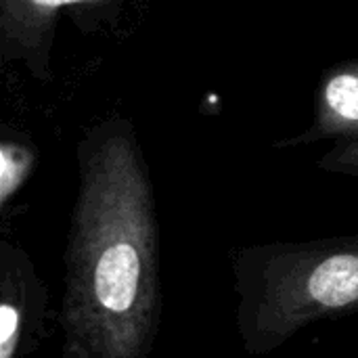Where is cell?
Masks as SVG:
<instances>
[{
    "instance_id": "1",
    "label": "cell",
    "mask_w": 358,
    "mask_h": 358,
    "mask_svg": "<svg viewBox=\"0 0 358 358\" xmlns=\"http://www.w3.org/2000/svg\"><path fill=\"white\" fill-rule=\"evenodd\" d=\"M52 358H149L162 310L153 191L128 143L86 157L63 254Z\"/></svg>"
},
{
    "instance_id": "2",
    "label": "cell",
    "mask_w": 358,
    "mask_h": 358,
    "mask_svg": "<svg viewBox=\"0 0 358 358\" xmlns=\"http://www.w3.org/2000/svg\"><path fill=\"white\" fill-rule=\"evenodd\" d=\"M235 331L266 357L308 327L358 313V235L279 241L231 254Z\"/></svg>"
},
{
    "instance_id": "3",
    "label": "cell",
    "mask_w": 358,
    "mask_h": 358,
    "mask_svg": "<svg viewBox=\"0 0 358 358\" xmlns=\"http://www.w3.org/2000/svg\"><path fill=\"white\" fill-rule=\"evenodd\" d=\"M57 321L52 294L31 256L0 245V358H31Z\"/></svg>"
},
{
    "instance_id": "4",
    "label": "cell",
    "mask_w": 358,
    "mask_h": 358,
    "mask_svg": "<svg viewBox=\"0 0 358 358\" xmlns=\"http://www.w3.org/2000/svg\"><path fill=\"white\" fill-rule=\"evenodd\" d=\"M2 157V168H0V201L2 206H6V201L17 193L21 180L27 174L29 162L27 157L21 153V149H10L8 145L2 147L0 151Z\"/></svg>"
},
{
    "instance_id": "5",
    "label": "cell",
    "mask_w": 358,
    "mask_h": 358,
    "mask_svg": "<svg viewBox=\"0 0 358 358\" xmlns=\"http://www.w3.org/2000/svg\"><path fill=\"white\" fill-rule=\"evenodd\" d=\"M71 2H80V0H21V4L38 15H44V13H52L57 10L59 6L63 4H71Z\"/></svg>"
}]
</instances>
